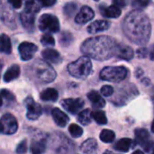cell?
Here are the masks:
<instances>
[{
    "label": "cell",
    "mask_w": 154,
    "mask_h": 154,
    "mask_svg": "<svg viewBox=\"0 0 154 154\" xmlns=\"http://www.w3.org/2000/svg\"><path fill=\"white\" fill-rule=\"evenodd\" d=\"M28 150V146H27V142L24 140L23 142H21L17 148H16V152L18 154H24Z\"/></svg>",
    "instance_id": "33"
},
{
    "label": "cell",
    "mask_w": 154,
    "mask_h": 154,
    "mask_svg": "<svg viewBox=\"0 0 154 154\" xmlns=\"http://www.w3.org/2000/svg\"><path fill=\"white\" fill-rule=\"evenodd\" d=\"M92 112L89 109H85L79 114L78 120L83 125H88L92 122Z\"/></svg>",
    "instance_id": "26"
},
{
    "label": "cell",
    "mask_w": 154,
    "mask_h": 154,
    "mask_svg": "<svg viewBox=\"0 0 154 154\" xmlns=\"http://www.w3.org/2000/svg\"><path fill=\"white\" fill-rule=\"evenodd\" d=\"M2 67H3V64L0 62V75H1V70H2Z\"/></svg>",
    "instance_id": "45"
},
{
    "label": "cell",
    "mask_w": 154,
    "mask_h": 154,
    "mask_svg": "<svg viewBox=\"0 0 154 154\" xmlns=\"http://www.w3.org/2000/svg\"><path fill=\"white\" fill-rule=\"evenodd\" d=\"M115 55L119 59L129 60L133 59V57H134V51L131 47H129L127 45H123V44L118 45L117 44Z\"/></svg>",
    "instance_id": "15"
},
{
    "label": "cell",
    "mask_w": 154,
    "mask_h": 154,
    "mask_svg": "<svg viewBox=\"0 0 154 154\" xmlns=\"http://www.w3.org/2000/svg\"><path fill=\"white\" fill-rule=\"evenodd\" d=\"M113 1H114V5L119 8L124 7L125 5V0H113Z\"/></svg>",
    "instance_id": "39"
},
{
    "label": "cell",
    "mask_w": 154,
    "mask_h": 154,
    "mask_svg": "<svg viewBox=\"0 0 154 154\" xmlns=\"http://www.w3.org/2000/svg\"><path fill=\"white\" fill-rule=\"evenodd\" d=\"M110 27V23L106 20H97L91 23L88 27V32L91 34L97 33L99 32H103L107 30Z\"/></svg>",
    "instance_id": "14"
},
{
    "label": "cell",
    "mask_w": 154,
    "mask_h": 154,
    "mask_svg": "<svg viewBox=\"0 0 154 154\" xmlns=\"http://www.w3.org/2000/svg\"><path fill=\"white\" fill-rule=\"evenodd\" d=\"M117 43L109 36H95L86 40L81 45V51L97 60H106L116 54Z\"/></svg>",
    "instance_id": "2"
},
{
    "label": "cell",
    "mask_w": 154,
    "mask_h": 154,
    "mask_svg": "<svg viewBox=\"0 0 154 154\" xmlns=\"http://www.w3.org/2000/svg\"><path fill=\"white\" fill-rule=\"evenodd\" d=\"M0 95L2 97L6 98L7 100H14V96L12 92H10L7 89H2L0 92Z\"/></svg>",
    "instance_id": "35"
},
{
    "label": "cell",
    "mask_w": 154,
    "mask_h": 154,
    "mask_svg": "<svg viewBox=\"0 0 154 154\" xmlns=\"http://www.w3.org/2000/svg\"><path fill=\"white\" fill-rule=\"evenodd\" d=\"M152 154H154V150H153V152H152Z\"/></svg>",
    "instance_id": "47"
},
{
    "label": "cell",
    "mask_w": 154,
    "mask_h": 154,
    "mask_svg": "<svg viewBox=\"0 0 154 154\" xmlns=\"http://www.w3.org/2000/svg\"><path fill=\"white\" fill-rule=\"evenodd\" d=\"M97 149V143L94 138L86 140L80 146V150L85 154H93Z\"/></svg>",
    "instance_id": "19"
},
{
    "label": "cell",
    "mask_w": 154,
    "mask_h": 154,
    "mask_svg": "<svg viewBox=\"0 0 154 154\" xmlns=\"http://www.w3.org/2000/svg\"><path fill=\"white\" fill-rule=\"evenodd\" d=\"M69 132L70 135L74 138H79L83 134V129L76 124H72L69 125Z\"/></svg>",
    "instance_id": "29"
},
{
    "label": "cell",
    "mask_w": 154,
    "mask_h": 154,
    "mask_svg": "<svg viewBox=\"0 0 154 154\" xmlns=\"http://www.w3.org/2000/svg\"><path fill=\"white\" fill-rule=\"evenodd\" d=\"M137 55H138L139 58H145L148 55V50L145 49V48L139 49L137 51Z\"/></svg>",
    "instance_id": "37"
},
{
    "label": "cell",
    "mask_w": 154,
    "mask_h": 154,
    "mask_svg": "<svg viewBox=\"0 0 154 154\" xmlns=\"http://www.w3.org/2000/svg\"><path fill=\"white\" fill-rule=\"evenodd\" d=\"M94 16H95L94 11L89 6L84 5V6L81 7L79 14L76 15L75 21L79 24H85L88 22L91 21L94 18Z\"/></svg>",
    "instance_id": "12"
},
{
    "label": "cell",
    "mask_w": 154,
    "mask_h": 154,
    "mask_svg": "<svg viewBox=\"0 0 154 154\" xmlns=\"http://www.w3.org/2000/svg\"><path fill=\"white\" fill-rule=\"evenodd\" d=\"M134 143L131 139L129 138H123L121 140H119L116 145H115V149L119 151V152H126L129 151V149L133 146Z\"/></svg>",
    "instance_id": "23"
},
{
    "label": "cell",
    "mask_w": 154,
    "mask_h": 154,
    "mask_svg": "<svg viewBox=\"0 0 154 154\" xmlns=\"http://www.w3.org/2000/svg\"><path fill=\"white\" fill-rule=\"evenodd\" d=\"M100 12L102 15L107 18H117L121 14V9L115 5L110 6L100 5Z\"/></svg>",
    "instance_id": "16"
},
{
    "label": "cell",
    "mask_w": 154,
    "mask_h": 154,
    "mask_svg": "<svg viewBox=\"0 0 154 154\" xmlns=\"http://www.w3.org/2000/svg\"><path fill=\"white\" fill-rule=\"evenodd\" d=\"M88 97L91 101L95 108L99 109V108H103L106 106V101L102 98V97L97 91H94V90L90 91L88 94Z\"/></svg>",
    "instance_id": "20"
},
{
    "label": "cell",
    "mask_w": 154,
    "mask_h": 154,
    "mask_svg": "<svg viewBox=\"0 0 154 154\" xmlns=\"http://www.w3.org/2000/svg\"><path fill=\"white\" fill-rule=\"evenodd\" d=\"M9 4L12 5V6H14V8H20L22 5V0H8Z\"/></svg>",
    "instance_id": "38"
},
{
    "label": "cell",
    "mask_w": 154,
    "mask_h": 154,
    "mask_svg": "<svg viewBox=\"0 0 154 154\" xmlns=\"http://www.w3.org/2000/svg\"><path fill=\"white\" fill-rule=\"evenodd\" d=\"M100 140L103 142V143H112L115 138H116V134L113 131L111 130H107V129H105L101 132L100 134Z\"/></svg>",
    "instance_id": "27"
},
{
    "label": "cell",
    "mask_w": 154,
    "mask_h": 154,
    "mask_svg": "<svg viewBox=\"0 0 154 154\" xmlns=\"http://www.w3.org/2000/svg\"><path fill=\"white\" fill-rule=\"evenodd\" d=\"M61 106L69 113L76 115L84 106V101L81 98H68L61 101Z\"/></svg>",
    "instance_id": "10"
},
{
    "label": "cell",
    "mask_w": 154,
    "mask_h": 154,
    "mask_svg": "<svg viewBox=\"0 0 154 154\" xmlns=\"http://www.w3.org/2000/svg\"><path fill=\"white\" fill-rule=\"evenodd\" d=\"M113 93H114V88L111 86L106 85V86H103L101 88V94L104 97H110L113 95Z\"/></svg>",
    "instance_id": "34"
},
{
    "label": "cell",
    "mask_w": 154,
    "mask_h": 154,
    "mask_svg": "<svg viewBox=\"0 0 154 154\" xmlns=\"http://www.w3.org/2000/svg\"><path fill=\"white\" fill-rule=\"evenodd\" d=\"M77 9V5L76 4H73V3H69V4H67L65 6H64V12L66 14L68 15H71L75 13Z\"/></svg>",
    "instance_id": "32"
},
{
    "label": "cell",
    "mask_w": 154,
    "mask_h": 154,
    "mask_svg": "<svg viewBox=\"0 0 154 154\" xmlns=\"http://www.w3.org/2000/svg\"><path fill=\"white\" fill-rule=\"evenodd\" d=\"M51 115L54 122L60 127H64L69 123L68 116L59 108H53V110L51 111Z\"/></svg>",
    "instance_id": "17"
},
{
    "label": "cell",
    "mask_w": 154,
    "mask_h": 154,
    "mask_svg": "<svg viewBox=\"0 0 154 154\" xmlns=\"http://www.w3.org/2000/svg\"><path fill=\"white\" fill-rule=\"evenodd\" d=\"M42 55L45 60L51 63H58L61 60L60 53L52 49H46L42 52Z\"/></svg>",
    "instance_id": "18"
},
{
    "label": "cell",
    "mask_w": 154,
    "mask_h": 154,
    "mask_svg": "<svg viewBox=\"0 0 154 154\" xmlns=\"http://www.w3.org/2000/svg\"><path fill=\"white\" fill-rule=\"evenodd\" d=\"M135 139L137 143L143 146V148L146 151H149L151 149V146L152 143L150 142V134L145 129H136L135 130Z\"/></svg>",
    "instance_id": "13"
},
{
    "label": "cell",
    "mask_w": 154,
    "mask_h": 154,
    "mask_svg": "<svg viewBox=\"0 0 154 154\" xmlns=\"http://www.w3.org/2000/svg\"><path fill=\"white\" fill-rule=\"evenodd\" d=\"M68 70L72 77L79 79H85L92 70L91 60L87 56L80 57L76 61L69 64Z\"/></svg>",
    "instance_id": "3"
},
{
    "label": "cell",
    "mask_w": 154,
    "mask_h": 154,
    "mask_svg": "<svg viewBox=\"0 0 154 154\" xmlns=\"http://www.w3.org/2000/svg\"><path fill=\"white\" fill-rule=\"evenodd\" d=\"M0 124L3 127V133L5 134H14L18 129V124L16 118L11 114H5L2 116Z\"/></svg>",
    "instance_id": "8"
},
{
    "label": "cell",
    "mask_w": 154,
    "mask_h": 154,
    "mask_svg": "<svg viewBox=\"0 0 154 154\" xmlns=\"http://www.w3.org/2000/svg\"><path fill=\"white\" fill-rule=\"evenodd\" d=\"M133 154H144L143 152H141V151H135L134 152Z\"/></svg>",
    "instance_id": "41"
},
{
    "label": "cell",
    "mask_w": 154,
    "mask_h": 154,
    "mask_svg": "<svg viewBox=\"0 0 154 154\" xmlns=\"http://www.w3.org/2000/svg\"><path fill=\"white\" fill-rule=\"evenodd\" d=\"M20 75V67L18 65H12L5 73L4 80L5 82H10L15 79H17Z\"/></svg>",
    "instance_id": "21"
},
{
    "label": "cell",
    "mask_w": 154,
    "mask_h": 154,
    "mask_svg": "<svg viewBox=\"0 0 154 154\" xmlns=\"http://www.w3.org/2000/svg\"><path fill=\"white\" fill-rule=\"evenodd\" d=\"M150 59L152 60H154V45H152V47L151 48V51H150Z\"/></svg>",
    "instance_id": "40"
},
{
    "label": "cell",
    "mask_w": 154,
    "mask_h": 154,
    "mask_svg": "<svg viewBox=\"0 0 154 154\" xmlns=\"http://www.w3.org/2000/svg\"><path fill=\"white\" fill-rule=\"evenodd\" d=\"M123 27L126 36L137 44H144L150 39V21L144 13L139 10L131 12L125 17Z\"/></svg>",
    "instance_id": "1"
},
{
    "label": "cell",
    "mask_w": 154,
    "mask_h": 154,
    "mask_svg": "<svg viewBox=\"0 0 154 154\" xmlns=\"http://www.w3.org/2000/svg\"><path fill=\"white\" fill-rule=\"evenodd\" d=\"M32 71L38 79L45 83L51 82L56 78V72L53 68L46 61H42L40 60H36L33 63Z\"/></svg>",
    "instance_id": "4"
},
{
    "label": "cell",
    "mask_w": 154,
    "mask_h": 154,
    "mask_svg": "<svg viewBox=\"0 0 154 154\" xmlns=\"http://www.w3.org/2000/svg\"><path fill=\"white\" fill-rule=\"evenodd\" d=\"M150 3H151L150 0H133L132 5L137 9H142V8H145L146 6H148Z\"/></svg>",
    "instance_id": "31"
},
{
    "label": "cell",
    "mask_w": 154,
    "mask_h": 154,
    "mask_svg": "<svg viewBox=\"0 0 154 154\" xmlns=\"http://www.w3.org/2000/svg\"><path fill=\"white\" fill-rule=\"evenodd\" d=\"M40 8L33 0H29L25 4V8L21 14V21L23 25L27 30H32L34 26L35 14L38 13Z\"/></svg>",
    "instance_id": "5"
},
{
    "label": "cell",
    "mask_w": 154,
    "mask_h": 154,
    "mask_svg": "<svg viewBox=\"0 0 154 154\" xmlns=\"http://www.w3.org/2000/svg\"><path fill=\"white\" fill-rule=\"evenodd\" d=\"M24 105L27 108L26 116L29 120L34 121L42 116V106L38 103H36L32 97H27L24 100Z\"/></svg>",
    "instance_id": "9"
},
{
    "label": "cell",
    "mask_w": 154,
    "mask_h": 154,
    "mask_svg": "<svg viewBox=\"0 0 154 154\" xmlns=\"http://www.w3.org/2000/svg\"><path fill=\"white\" fill-rule=\"evenodd\" d=\"M0 133H3V127H2L1 124H0Z\"/></svg>",
    "instance_id": "44"
},
{
    "label": "cell",
    "mask_w": 154,
    "mask_h": 154,
    "mask_svg": "<svg viewBox=\"0 0 154 154\" xmlns=\"http://www.w3.org/2000/svg\"><path fill=\"white\" fill-rule=\"evenodd\" d=\"M41 42L44 46H54V44H55L54 38L48 33L42 35V37L41 39Z\"/></svg>",
    "instance_id": "30"
},
{
    "label": "cell",
    "mask_w": 154,
    "mask_h": 154,
    "mask_svg": "<svg viewBox=\"0 0 154 154\" xmlns=\"http://www.w3.org/2000/svg\"><path fill=\"white\" fill-rule=\"evenodd\" d=\"M92 118L98 125H106L107 123V119L106 114L103 111H95L92 113Z\"/></svg>",
    "instance_id": "28"
},
{
    "label": "cell",
    "mask_w": 154,
    "mask_h": 154,
    "mask_svg": "<svg viewBox=\"0 0 154 154\" xmlns=\"http://www.w3.org/2000/svg\"><path fill=\"white\" fill-rule=\"evenodd\" d=\"M2 106V97H1V95H0V106Z\"/></svg>",
    "instance_id": "46"
},
{
    "label": "cell",
    "mask_w": 154,
    "mask_h": 154,
    "mask_svg": "<svg viewBox=\"0 0 154 154\" xmlns=\"http://www.w3.org/2000/svg\"><path fill=\"white\" fill-rule=\"evenodd\" d=\"M42 6L44 7H49L56 4L57 0H37Z\"/></svg>",
    "instance_id": "36"
},
{
    "label": "cell",
    "mask_w": 154,
    "mask_h": 154,
    "mask_svg": "<svg viewBox=\"0 0 154 154\" xmlns=\"http://www.w3.org/2000/svg\"><path fill=\"white\" fill-rule=\"evenodd\" d=\"M38 27L42 32H57L60 30V22L55 15L44 14L39 18Z\"/></svg>",
    "instance_id": "7"
},
{
    "label": "cell",
    "mask_w": 154,
    "mask_h": 154,
    "mask_svg": "<svg viewBox=\"0 0 154 154\" xmlns=\"http://www.w3.org/2000/svg\"><path fill=\"white\" fill-rule=\"evenodd\" d=\"M152 133H154V120L152 122Z\"/></svg>",
    "instance_id": "43"
},
{
    "label": "cell",
    "mask_w": 154,
    "mask_h": 154,
    "mask_svg": "<svg viewBox=\"0 0 154 154\" xmlns=\"http://www.w3.org/2000/svg\"><path fill=\"white\" fill-rule=\"evenodd\" d=\"M103 154H114V153H113L112 152H110V151H106V152H105Z\"/></svg>",
    "instance_id": "42"
},
{
    "label": "cell",
    "mask_w": 154,
    "mask_h": 154,
    "mask_svg": "<svg viewBox=\"0 0 154 154\" xmlns=\"http://www.w3.org/2000/svg\"><path fill=\"white\" fill-rule=\"evenodd\" d=\"M37 50H38V48L35 44H33L32 42H22L18 48L21 59L24 61L32 59V57L36 53Z\"/></svg>",
    "instance_id": "11"
},
{
    "label": "cell",
    "mask_w": 154,
    "mask_h": 154,
    "mask_svg": "<svg viewBox=\"0 0 154 154\" xmlns=\"http://www.w3.org/2000/svg\"><path fill=\"white\" fill-rule=\"evenodd\" d=\"M127 74L128 70L125 67H106L100 72V79L116 83L124 80Z\"/></svg>",
    "instance_id": "6"
},
{
    "label": "cell",
    "mask_w": 154,
    "mask_h": 154,
    "mask_svg": "<svg viewBox=\"0 0 154 154\" xmlns=\"http://www.w3.org/2000/svg\"><path fill=\"white\" fill-rule=\"evenodd\" d=\"M95 1H98V0H95Z\"/></svg>",
    "instance_id": "48"
},
{
    "label": "cell",
    "mask_w": 154,
    "mask_h": 154,
    "mask_svg": "<svg viewBox=\"0 0 154 154\" xmlns=\"http://www.w3.org/2000/svg\"><path fill=\"white\" fill-rule=\"evenodd\" d=\"M59 93L54 88H47L41 93V98L44 101H57Z\"/></svg>",
    "instance_id": "24"
},
{
    "label": "cell",
    "mask_w": 154,
    "mask_h": 154,
    "mask_svg": "<svg viewBox=\"0 0 154 154\" xmlns=\"http://www.w3.org/2000/svg\"><path fill=\"white\" fill-rule=\"evenodd\" d=\"M31 152L32 154H43L46 150V144L43 141H32L30 146Z\"/></svg>",
    "instance_id": "25"
},
{
    "label": "cell",
    "mask_w": 154,
    "mask_h": 154,
    "mask_svg": "<svg viewBox=\"0 0 154 154\" xmlns=\"http://www.w3.org/2000/svg\"><path fill=\"white\" fill-rule=\"evenodd\" d=\"M12 51V44L10 38L6 34L0 35V52L9 54Z\"/></svg>",
    "instance_id": "22"
}]
</instances>
